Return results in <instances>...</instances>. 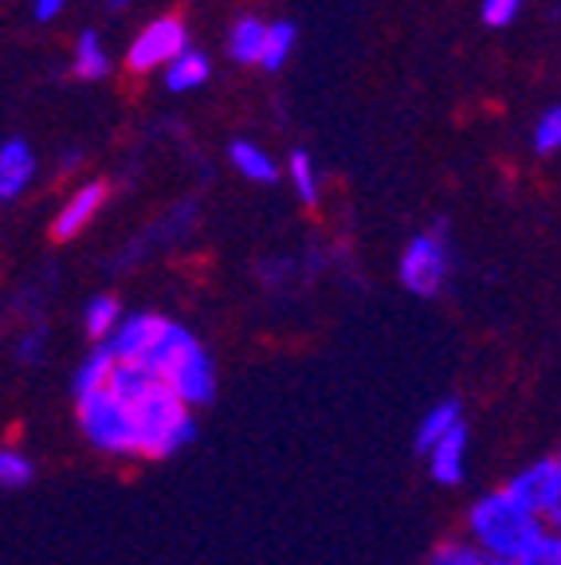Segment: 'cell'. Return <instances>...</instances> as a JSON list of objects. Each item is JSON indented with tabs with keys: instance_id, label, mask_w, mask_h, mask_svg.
Wrapping results in <instances>:
<instances>
[{
	"instance_id": "obj_23",
	"label": "cell",
	"mask_w": 561,
	"mask_h": 565,
	"mask_svg": "<svg viewBox=\"0 0 561 565\" xmlns=\"http://www.w3.org/2000/svg\"><path fill=\"white\" fill-rule=\"evenodd\" d=\"M515 565H561V539L558 530H546L542 539L527 550V554L518 557Z\"/></svg>"
},
{
	"instance_id": "obj_13",
	"label": "cell",
	"mask_w": 561,
	"mask_h": 565,
	"mask_svg": "<svg viewBox=\"0 0 561 565\" xmlns=\"http://www.w3.org/2000/svg\"><path fill=\"white\" fill-rule=\"evenodd\" d=\"M464 424V408H459V401H440V405H432L428 413H424L421 428H416V448L428 451L436 440H444L452 428H459Z\"/></svg>"
},
{
	"instance_id": "obj_20",
	"label": "cell",
	"mask_w": 561,
	"mask_h": 565,
	"mask_svg": "<svg viewBox=\"0 0 561 565\" xmlns=\"http://www.w3.org/2000/svg\"><path fill=\"white\" fill-rule=\"evenodd\" d=\"M260 47H264V24L255 17H244L232 28V55L240 63H255L260 60Z\"/></svg>"
},
{
	"instance_id": "obj_9",
	"label": "cell",
	"mask_w": 561,
	"mask_h": 565,
	"mask_svg": "<svg viewBox=\"0 0 561 565\" xmlns=\"http://www.w3.org/2000/svg\"><path fill=\"white\" fill-rule=\"evenodd\" d=\"M467 424L452 428L444 440L432 444L424 456H428V471L440 487H459L467 479Z\"/></svg>"
},
{
	"instance_id": "obj_18",
	"label": "cell",
	"mask_w": 561,
	"mask_h": 565,
	"mask_svg": "<svg viewBox=\"0 0 561 565\" xmlns=\"http://www.w3.org/2000/svg\"><path fill=\"white\" fill-rule=\"evenodd\" d=\"M35 479L32 456H24L20 448H0V487L4 491H20Z\"/></svg>"
},
{
	"instance_id": "obj_16",
	"label": "cell",
	"mask_w": 561,
	"mask_h": 565,
	"mask_svg": "<svg viewBox=\"0 0 561 565\" xmlns=\"http://www.w3.org/2000/svg\"><path fill=\"white\" fill-rule=\"evenodd\" d=\"M209 79V60L201 52H181L173 63L166 67V83L169 90H193Z\"/></svg>"
},
{
	"instance_id": "obj_4",
	"label": "cell",
	"mask_w": 561,
	"mask_h": 565,
	"mask_svg": "<svg viewBox=\"0 0 561 565\" xmlns=\"http://www.w3.org/2000/svg\"><path fill=\"white\" fill-rule=\"evenodd\" d=\"M75 420H80V433L87 436L91 448H98L103 456H138V433H134L130 405H123L115 393L98 388V393L80 397L75 401Z\"/></svg>"
},
{
	"instance_id": "obj_27",
	"label": "cell",
	"mask_w": 561,
	"mask_h": 565,
	"mask_svg": "<svg viewBox=\"0 0 561 565\" xmlns=\"http://www.w3.org/2000/svg\"><path fill=\"white\" fill-rule=\"evenodd\" d=\"M67 0H35V20H52Z\"/></svg>"
},
{
	"instance_id": "obj_7",
	"label": "cell",
	"mask_w": 561,
	"mask_h": 565,
	"mask_svg": "<svg viewBox=\"0 0 561 565\" xmlns=\"http://www.w3.org/2000/svg\"><path fill=\"white\" fill-rule=\"evenodd\" d=\"M181 52H184V24H181V20H173V17L154 20V24H149L146 32L134 40L130 67L134 71H149V67H158L161 60L173 63Z\"/></svg>"
},
{
	"instance_id": "obj_22",
	"label": "cell",
	"mask_w": 561,
	"mask_h": 565,
	"mask_svg": "<svg viewBox=\"0 0 561 565\" xmlns=\"http://www.w3.org/2000/svg\"><path fill=\"white\" fill-rule=\"evenodd\" d=\"M290 181H295V193L303 204H318V177H315V166L303 150L290 153Z\"/></svg>"
},
{
	"instance_id": "obj_6",
	"label": "cell",
	"mask_w": 561,
	"mask_h": 565,
	"mask_svg": "<svg viewBox=\"0 0 561 565\" xmlns=\"http://www.w3.org/2000/svg\"><path fill=\"white\" fill-rule=\"evenodd\" d=\"M447 275H452V247L444 239V228L440 232H424V236H413V244L404 247L401 256V282L421 299H432V295L444 291Z\"/></svg>"
},
{
	"instance_id": "obj_1",
	"label": "cell",
	"mask_w": 561,
	"mask_h": 565,
	"mask_svg": "<svg viewBox=\"0 0 561 565\" xmlns=\"http://www.w3.org/2000/svg\"><path fill=\"white\" fill-rule=\"evenodd\" d=\"M138 365L154 373V381L166 385L184 408L212 405V397H216V370H212L209 350L173 318L161 322L158 338Z\"/></svg>"
},
{
	"instance_id": "obj_26",
	"label": "cell",
	"mask_w": 561,
	"mask_h": 565,
	"mask_svg": "<svg viewBox=\"0 0 561 565\" xmlns=\"http://www.w3.org/2000/svg\"><path fill=\"white\" fill-rule=\"evenodd\" d=\"M44 358V334H24L20 338V362H40Z\"/></svg>"
},
{
	"instance_id": "obj_8",
	"label": "cell",
	"mask_w": 561,
	"mask_h": 565,
	"mask_svg": "<svg viewBox=\"0 0 561 565\" xmlns=\"http://www.w3.org/2000/svg\"><path fill=\"white\" fill-rule=\"evenodd\" d=\"M161 322H166V318L149 315V310H138V315L123 318V322L115 327V334L106 338V345H110V353H115V362L138 365L141 358H146L149 345H154V338H158Z\"/></svg>"
},
{
	"instance_id": "obj_12",
	"label": "cell",
	"mask_w": 561,
	"mask_h": 565,
	"mask_svg": "<svg viewBox=\"0 0 561 565\" xmlns=\"http://www.w3.org/2000/svg\"><path fill=\"white\" fill-rule=\"evenodd\" d=\"M110 370H115V353H110V345L106 342H98L95 350L83 358V365L75 370V377H71V393H75V401L87 397V393H98V388H106Z\"/></svg>"
},
{
	"instance_id": "obj_14",
	"label": "cell",
	"mask_w": 561,
	"mask_h": 565,
	"mask_svg": "<svg viewBox=\"0 0 561 565\" xmlns=\"http://www.w3.org/2000/svg\"><path fill=\"white\" fill-rule=\"evenodd\" d=\"M232 166H236L247 181H260V185H272L275 177H279L275 161L267 158L260 146H252V141H232Z\"/></svg>"
},
{
	"instance_id": "obj_29",
	"label": "cell",
	"mask_w": 561,
	"mask_h": 565,
	"mask_svg": "<svg viewBox=\"0 0 561 565\" xmlns=\"http://www.w3.org/2000/svg\"><path fill=\"white\" fill-rule=\"evenodd\" d=\"M491 565H495V562H491Z\"/></svg>"
},
{
	"instance_id": "obj_15",
	"label": "cell",
	"mask_w": 561,
	"mask_h": 565,
	"mask_svg": "<svg viewBox=\"0 0 561 565\" xmlns=\"http://www.w3.org/2000/svg\"><path fill=\"white\" fill-rule=\"evenodd\" d=\"M118 322H123V307H118V299H110V295H98V299L87 302L83 327H87V334H91V342H95V345L115 334Z\"/></svg>"
},
{
	"instance_id": "obj_5",
	"label": "cell",
	"mask_w": 561,
	"mask_h": 565,
	"mask_svg": "<svg viewBox=\"0 0 561 565\" xmlns=\"http://www.w3.org/2000/svg\"><path fill=\"white\" fill-rule=\"evenodd\" d=\"M502 491H507L518 507H527L546 530L561 526V459L558 456L534 459L530 468L510 476Z\"/></svg>"
},
{
	"instance_id": "obj_28",
	"label": "cell",
	"mask_w": 561,
	"mask_h": 565,
	"mask_svg": "<svg viewBox=\"0 0 561 565\" xmlns=\"http://www.w3.org/2000/svg\"><path fill=\"white\" fill-rule=\"evenodd\" d=\"M126 4H130V0H110V9H126Z\"/></svg>"
},
{
	"instance_id": "obj_11",
	"label": "cell",
	"mask_w": 561,
	"mask_h": 565,
	"mask_svg": "<svg viewBox=\"0 0 561 565\" xmlns=\"http://www.w3.org/2000/svg\"><path fill=\"white\" fill-rule=\"evenodd\" d=\"M103 201H106V189H103V185H83L80 193H75L67 204H63L60 221H55V228H52V232H55V239L80 236V232L87 228V224L98 216Z\"/></svg>"
},
{
	"instance_id": "obj_21",
	"label": "cell",
	"mask_w": 561,
	"mask_h": 565,
	"mask_svg": "<svg viewBox=\"0 0 561 565\" xmlns=\"http://www.w3.org/2000/svg\"><path fill=\"white\" fill-rule=\"evenodd\" d=\"M428 565H491V562H487L467 539H452V542H444V546L432 550Z\"/></svg>"
},
{
	"instance_id": "obj_2",
	"label": "cell",
	"mask_w": 561,
	"mask_h": 565,
	"mask_svg": "<svg viewBox=\"0 0 561 565\" xmlns=\"http://www.w3.org/2000/svg\"><path fill=\"white\" fill-rule=\"evenodd\" d=\"M542 534V522L527 507H518L502 487L479 494L467 511V542L495 565H515Z\"/></svg>"
},
{
	"instance_id": "obj_25",
	"label": "cell",
	"mask_w": 561,
	"mask_h": 565,
	"mask_svg": "<svg viewBox=\"0 0 561 565\" xmlns=\"http://www.w3.org/2000/svg\"><path fill=\"white\" fill-rule=\"evenodd\" d=\"M518 9H522V0H483V20L491 28H507L518 17Z\"/></svg>"
},
{
	"instance_id": "obj_19",
	"label": "cell",
	"mask_w": 561,
	"mask_h": 565,
	"mask_svg": "<svg viewBox=\"0 0 561 565\" xmlns=\"http://www.w3.org/2000/svg\"><path fill=\"white\" fill-rule=\"evenodd\" d=\"M75 71H80L83 79H103L106 71H110V63H106V52H103V44H98L95 32L80 35V47H75Z\"/></svg>"
},
{
	"instance_id": "obj_24",
	"label": "cell",
	"mask_w": 561,
	"mask_h": 565,
	"mask_svg": "<svg viewBox=\"0 0 561 565\" xmlns=\"http://www.w3.org/2000/svg\"><path fill=\"white\" fill-rule=\"evenodd\" d=\"M561 146V115L558 110H546L534 126V150L538 153H553Z\"/></svg>"
},
{
	"instance_id": "obj_3",
	"label": "cell",
	"mask_w": 561,
	"mask_h": 565,
	"mask_svg": "<svg viewBox=\"0 0 561 565\" xmlns=\"http://www.w3.org/2000/svg\"><path fill=\"white\" fill-rule=\"evenodd\" d=\"M130 416H134V433H138V456L146 459L177 456L197 436L193 408H184L166 385H154L149 393H141L130 405Z\"/></svg>"
},
{
	"instance_id": "obj_10",
	"label": "cell",
	"mask_w": 561,
	"mask_h": 565,
	"mask_svg": "<svg viewBox=\"0 0 561 565\" xmlns=\"http://www.w3.org/2000/svg\"><path fill=\"white\" fill-rule=\"evenodd\" d=\"M35 173V153L28 150V141L12 138L0 146V201H17L28 189Z\"/></svg>"
},
{
	"instance_id": "obj_17",
	"label": "cell",
	"mask_w": 561,
	"mask_h": 565,
	"mask_svg": "<svg viewBox=\"0 0 561 565\" xmlns=\"http://www.w3.org/2000/svg\"><path fill=\"white\" fill-rule=\"evenodd\" d=\"M290 47H295V24L279 20V24L264 28V47H260V63H264L267 71H279L283 63H287Z\"/></svg>"
}]
</instances>
